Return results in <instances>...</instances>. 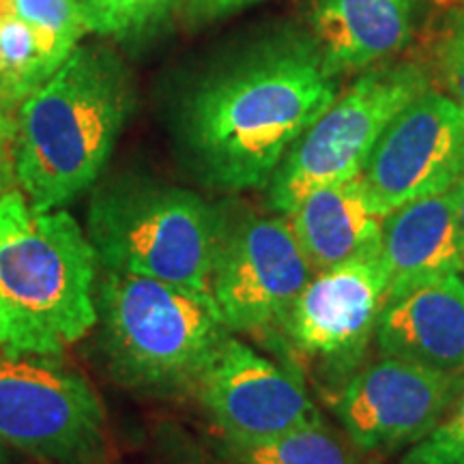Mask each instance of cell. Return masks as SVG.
I'll use <instances>...</instances> for the list:
<instances>
[{"mask_svg":"<svg viewBox=\"0 0 464 464\" xmlns=\"http://www.w3.org/2000/svg\"><path fill=\"white\" fill-rule=\"evenodd\" d=\"M338 97L316 45L274 42L211 73L185 102L183 142L208 185H269L284 155Z\"/></svg>","mask_w":464,"mask_h":464,"instance_id":"1","label":"cell"},{"mask_svg":"<svg viewBox=\"0 0 464 464\" xmlns=\"http://www.w3.org/2000/svg\"><path fill=\"white\" fill-rule=\"evenodd\" d=\"M136 92L119 56L78 45L17 106V183L37 211L67 207L100 179Z\"/></svg>","mask_w":464,"mask_h":464,"instance_id":"2","label":"cell"},{"mask_svg":"<svg viewBox=\"0 0 464 464\" xmlns=\"http://www.w3.org/2000/svg\"><path fill=\"white\" fill-rule=\"evenodd\" d=\"M97 256L72 213L0 198V351L61 355L97 324Z\"/></svg>","mask_w":464,"mask_h":464,"instance_id":"3","label":"cell"},{"mask_svg":"<svg viewBox=\"0 0 464 464\" xmlns=\"http://www.w3.org/2000/svg\"><path fill=\"white\" fill-rule=\"evenodd\" d=\"M95 307L110 372L131 390L194 387L202 365L230 334L211 293L153 277L103 269Z\"/></svg>","mask_w":464,"mask_h":464,"instance_id":"4","label":"cell"},{"mask_svg":"<svg viewBox=\"0 0 464 464\" xmlns=\"http://www.w3.org/2000/svg\"><path fill=\"white\" fill-rule=\"evenodd\" d=\"M222 228L194 191L130 179L92 196L86 237L103 269L211 293Z\"/></svg>","mask_w":464,"mask_h":464,"instance_id":"5","label":"cell"},{"mask_svg":"<svg viewBox=\"0 0 464 464\" xmlns=\"http://www.w3.org/2000/svg\"><path fill=\"white\" fill-rule=\"evenodd\" d=\"M423 91L428 78L415 65L363 73L284 155L269 181V207L288 216L310 191L359 177L382 131Z\"/></svg>","mask_w":464,"mask_h":464,"instance_id":"6","label":"cell"},{"mask_svg":"<svg viewBox=\"0 0 464 464\" xmlns=\"http://www.w3.org/2000/svg\"><path fill=\"white\" fill-rule=\"evenodd\" d=\"M106 411L78 370L54 355L0 351V440L48 462H80L100 450Z\"/></svg>","mask_w":464,"mask_h":464,"instance_id":"7","label":"cell"},{"mask_svg":"<svg viewBox=\"0 0 464 464\" xmlns=\"http://www.w3.org/2000/svg\"><path fill=\"white\" fill-rule=\"evenodd\" d=\"M312 276L286 216L247 218L224 224L208 288L230 334L258 332L284 324Z\"/></svg>","mask_w":464,"mask_h":464,"instance_id":"8","label":"cell"},{"mask_svg":"<svg viewBox=\"0 0 464 464\" xmlns=\"http://www.w3.org/2000/svg\"><path fill=\"white\" fill-rule=\"evenodd\" d=\"M196 396L224 440L249 443L321 423L304 381L228 334L202 365Z\"/></svg>","mask_w":464,"mask_h":464,"instance_id":"9","label":"cell"},{"mask_svg":"<svg viewBox=\"0 0 464 464\" xmlns=\"http://www.w3.org/2000/svg\"><path fill=\"white\" fill-rule=\"evenodd\" d=\"M362 177L387 216L454 188L464 177V108L423 91L382 131Z\"/></svg>","mask_w":464,"mask_h":464,"instance_id":"10","label":"cell"},{"mask_svg":"<svg viewBox=\"0 0 464 464\" xmlns=\"http://www.w3.org/2000/svg\"><path fill=\"white\" fill-rule=\"evenodd\" d=\"M462 379L382 355L346 382L335 415L359 451L415 445L448 415Z\"/></svg>","mask_w":464,"mask_h":464,"instance_id":"11","label":"cell"},{"mask_svg":"<svg viewBox=\"0 0 464 464\" xmlns=\"http://www.w3.org/2000/svg\"><path fill=\"white\" fill-rule=\"evenodd\" d=\"M385 307L379 246L318 271L290 307L284 327L301 351L324 362H353L376 332Z\"/></svg>","mask_w":464,"mask_h":464,"instance_id":"12","label":"cell"},{"mask_svg":"<svg viewBox=\"0 0 464 464\" xmlns=\"http://www.w3.org/2000/svg\"><path fill=\"white\" fill-rule=\"evenodd\" d=\"M456 185L440 194L406 202L385 218L379 239L385 304L423 284L464 271Z\"/></svg>","mask_w":464,"mask_h":464,"instance_id":"13","label":"cell"},{"mask_svg":"<svg viewBox=\"0 0 464 464\" xmlns=\"http://www.w3.org/2000/svg\"><path fill=\"white\" fill-rule=\"evenodd\" d=\"M374 338L385 357L464 376L462 274L423 284L385 304Z\"/></svg>","mask_w":464,"mask_h":464,"instance_id":"14","label":"cell"},{"mask_svg":"<svg viewBox=\"0 0 464 464\" xmlns=\"http://www.w3.org/2000/svg\"><path fill=\"white\" fill-rule=\"evenodd\" d=\"M286 218L318 274L379 246L387 213L359 174L351 181L310 191Z\"/></svg>","mask_w":464,"mask_h":464,"instance_id":"15","label":"cell"},{"mask_svg":"<svg viewBox=\"0 0 464 464\" xmlns=\"http://www.w3.org/2000/svg\"><path fill=\"white\" fill-rule=\"evenodd\" d=\"M316 48L332 73L363 69L411 37V0H314Z\"/></svg>","mask_w":464,"mask_h":464,"instance_id":"16","label":"cell"},{"mask_svg":"<svg viewBox=\"0 0 464 464\" xmlns=\"http://www.w3.org/2000/svg\"><path fill=\"white\" fill-rule=\"evenodd\" d=\"M72 52L0 5V100L20 106Z\"/></svg>","mask_w":464,"mask_h":464,"instance_id":"17","label":"cell"},{"mask_svg":"<svg viewBox=\"0 0 464 464\" xmlns=\"http://www.w3.org/2000/svg\"><path fill=\"white\" fill-rule=\"evenodd\" d=\"M232 464H359L355 451L327 423H312L265 440H226Z\"/></svg>","mask_w":464,"mask_h":464,"instance_id":"18","label":"cell"},{"mask_svg":"<svg viewBox=\"0 0 464 464\" xmlns=\"http://www.w3.org/2000/svg\"><path fill=\"white\" fill-rule=\"evenodd\" d=\"M89 33L102 37H133L164 17L177 0H75Z\"/></svg>","mask_w":464,"mask_h":464,"instance_id":"19","label":"cell"},{"mask_svg":"<svg viewBox=\"0 0 464 464\" xmlns=\"http://www.w3.org/2000/svg\"><path fill=\"white\" fill-rule=\"evenodd\" d=\"M0 5L48 34L67 52L78 48L80 39L89 33L75 0H0Z\"/></svg>","mask_w":464,"mask_h":464,"instance_id":"20","label":"cell"},{"mask_svg":"<svg viewBox=\"0 0 464 464\" xmlns=\"http://www.w3.org/2000/svg\"><path fill=\"white\" fill-rule=\"evenodd\" d=\"M404 464H464V385L448 415L434 430L415 443Z\"/></svg>","mask_w":464,"mask_h":464,"instance_id":"21","label":"cell"},{"mask_svg":"<svg viewBox=\"0 0 464 464\" xmlns=\"http://www.w3.org/2000/svg\"><path fill=\"white\" fill-rule=\"evenodd\" d=\"M439 75L445 95L464 108V9L448 20L439 44Z\"/></svg>","mask_w":464,"mask_h":464,"instance_id":"22","label":"cell"},{"mask_svg":"<svg viewBox=\"0 0 464 464\" xmlns=\"http://www.w3.org/2000/svg\"><path fill=\"white\" fill-rule=\"evenodd\" d=\"M20 189L17 183V106L0 100V198Z\"/></svg>","mask_w":464,"mask_h":464,"instance_id":"23","label":"cell"},{"mask_svg":"<svg viewBox=\"0 0 464 464\" xmlns=\"http://www.w3.org/2000/svg\"><path fill=\"white\" fill-rule=\"evenodd\" d=\"M258 0H188L185 14L194 22H211L241 11Z\"/></svg>","mask_w":464,"mask_h":464,"instance_id":"24","label":"cell"},{"mask_svg":"<svg viewBox=\"0 0 464 464\" xmlns=\"http://www.w3.org/2000/svg\"><path fill=\"white\" fill-rule=\"evenodd\" d=\"M456 194H458V226H460V237L464 246V177L456 185Z\"/></svg>","mask_w":464,"mask_h":464,"instance_id":"25","label":"cell"},{"mask_svg":"<svg viewBox=\"0 0 464 464\" xmlns=\"http://www.w3.org/2000/svg\"><path fill=\"white\" fill-rule=\"evenodd\" d=\"M0 464H9V456H7V445L0 440Z\"/></svg>","mask_w":464,"mask_h":464,"instance_id":"26","label":"cell"},{"mask_svg":"<svg viewBox=\"0 0 464 464\" xmlns=\"http://www.w3.org/2000/svg\"><path fill=\"white\" fill-rule=\"evenodd\" d=\"M400 464H404V462H400Z\"/></svg>","mask_w":464,"mask_h":464,"instance_id":"27","label":"cell"}]
</instances>
